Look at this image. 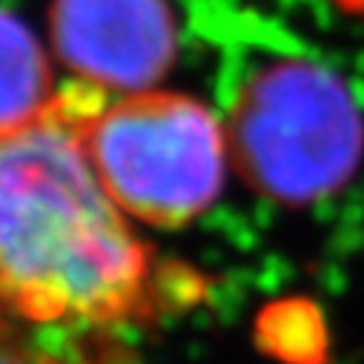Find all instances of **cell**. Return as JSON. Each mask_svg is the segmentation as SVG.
I'll list each match as a JSON object with an SVG mask.
<instances>
[{
	"label": "cell",
	"mask_w": 364,
	"mask_h": 364,
	"mask_svg": "<svg viewBox=\"0 0 364 364\" xmlns=\"http://www.w3.org/2000/svg\"><path fill=\"white\" fill-rule=\"evenodd\" d=\"M227 141L252 190L287 207H307L355 175L364 121L336 72L310 60H279L244 83Z\"/></svg>",
	"instance_id": "obj_3"
},
{
	"label": "cell",
	"mask_w": 364,
	"mask_h": 364,
	"mask_svg": "<svg viewBox=\"0 0 364 364\" xmlns=\"http://www.w3.org/2000/svg\"><path fill=\"white\" fill-rule=\"evenodd\" d=\"M49 32L58 60L112 95L146 92L175 58L166 0H52Z\"/></svg>",
	"instance_id": "obj_4"
},
{
	"label": "cell",
	"mask_w": 364,
	"mask_h": 364,
	"mask_svg": "<svg viewBox=\"0 0 364 364\" xmlns=\"http://www.w3.org/2000/svg\"><path fill=\"white\" fill-rule=\"evenodd\" d=\"M155 264L58 101L0 129V313L43 327H121L152 313Z\"/></svg>",
	"instance_id": "obj_1"
},
{
	"label": "cell",
	"mask_w": 364,
	"mask_h": 364,
	"mask_svg": "<svg viewBox=\"0 0 364 364\" xmlns=\"http://www.w3.org/2000/svg\"><path fill=\"white\" fill-rule=\"evenodd\" d=\"M0 364H69L49 347L38 344L15 318L0 313Z\"/></svg>",
	"instance_id": "obj_6"
},
{
	"label": "cell",
	"mask_w": 364,
	"mask_h": 364,
	"mask_svg": "<svg viewBox=\"0 0 364 364\" xmlns=\"http://www.w3.org/2000/svg\"><path fill=\"white\" fill-rule=\"evenodd\" d=\"M338 6H344L347 12H353V15H358V18H364V0H336Z\"/></svg>",
	"instance_id": "obj_7"
},
{
	"label": "cell",
	"mask_w": 364,
	"mask_h": 364,
	"mask_svg": "<svg viewBox=\"0 0 364 364\" xmlns=\"http://www.w3.org/2000/svg\"><path fill=\"white\" fill-rule=\"evenodd\" d=\"M58 89L38 35L0 9V129L21 127L52 109Z\"/></svg>",
	"instance_id": "obj_5"
},
{
	"label": "cell",
	"mask_w": 364,
	"mask_h": 364,
	"mask_svg": "<svg viewBox=\"0 0 364 364\" xmlns=\"http://www.w3.org/2000/svg\"><path fill=\"white\" fill-rule=\"evenodd\" d=\"M63 98L104 190L144 224L175 230L221 196L230 141L218 118L175 92L112 95L72 83Z\"/></svg>",
	"instance_id": "obj_2"
}]
</instances>
